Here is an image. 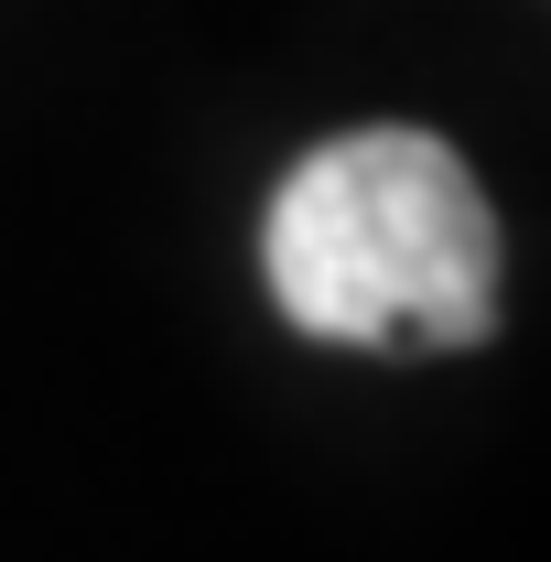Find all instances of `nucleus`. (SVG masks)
<instances>
[{"label": "nucleus", "mask_w": 551, "mask_h": 562, "mask_svg": "<svg viewBox=\"0 0 551 562\" xmlns=\"http://www.w3.org/2000/svg\"><path fill=\"white\" fill-rule=\"evenodd\" d=\"M271 303L325 347H476L497 325V216L454 140L346 131L271 195Z\"/></svg>", "instance_id": "1"}]
</instances>
